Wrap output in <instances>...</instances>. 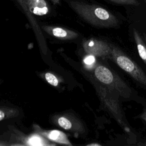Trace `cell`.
Returning a JSON list of instances; mask_svg holds the SVG:
<instances>
[{
  "mask_svg": "<svg viewBox=\"0 0 146 146\" xmlns=\"http://www.w3.org/2000/svg\"><path fill=\"white\" fill-rule=\"evenodd\" d=\"M88 145H100V144H88Z\"/></svg>",
  "mask_w": 146,
  "mask_h": 146,
  "instance_id": "obj_17",
  "label": "cell"
},
{
  "mask_svg": "<svg viewBox=\"0 0 146 146\" xmlns=\"http://www.w3.org/2000/svg\"><path fill=\"white\" fill-rule=\"evenodd\" d=\"M14 5L25 15H26L30 19H33V13L30 10L29 4L27 0H11Z\"/></svg>",
  "mask_w": 146,
  "mask_h": 146,
  "instance_id": "obj_9",
  "label": "cell"
},
{
  "mask_svg": "<svg viewBox=\"0 0 146 146\" xmlns=\"http://www.w3.org/2000/svg\"><path fill=\"white\" fill-rule=\"evenodd\" d=\"M58 124L65 129H70L72 127L71 123L66 117H60L58 120Z\"/></svg>",
  "mask_w": 146,
  "mask_h": 146,
  "instance_id": "obj_11",
  "label": "cell"
},
{
  "mask_svg": "<svg viewBox=\"0 0 146 146\" xmlns=\"http://www.w3.org/2000/svg\"><path fill=\"white\" fill-rule=\"evenodd\" d=\"M143 35H144V39H145V42H146V34L144 33Z\"/></svg>",
  "mask_w": 146,
  "mask_h": 146,
  "instance_id": "obj_18",
  "label": "cell"
},
{
  "mask_svg": "<svg viewBox=\"0 0 146 146\" xmlns=\"http://www.w3.org/2000/svg\"><path fill=\"white\" fill-rule=\"evenodd\" d=\"M43 29L49 34L59 38L71 39L78 36V34L74 31L65 29L60 27L44 26H43Z\"/></svg>",
  "mask_w": 146,
  "mask_h": 146,
  "instance_id": "obj_6",
  "label": "cell"
},
{
  "mask_svg": "<svg viewBox=\"0 0 146 146\" xmlns=\"http://www.w3.org/2000/svg\"><path fill=\"white\" fill-rule=\"evenodd\" d=\"M46 137H47L50 140L65 144H71L69 140H68L67 136L62 132L58 130H52L43 133Z\"/></svg>",
  "mask_w": 146,
  "mask_h": 146,
  "instance_id": "obj_7",
  "label": "cell"
},
{
  "mask_svg": "<svg viewBox=\"0 0 146 146\" xmlns=\"http://www.w3.org/2000/svg\"><path fill=\"white\" fill-rule=\"evenodd\" d=\"M68 7L84 21L98 28L119 26V18L107 8L87 0H64Z\"/></svg>",
  "mask_w": 146,
  "mask_h": 146,
  "instance_id": "obj_1",
  "label": "cell"
},
{
  "mask_svg": "<svg viewBox=\"0 0 146 146\" xmlns=\"http://www.w3.org/2000/svg\"><path fill=\"white\" fill-rule=\"evenodd\" d=\"M112 44L102 40L91 38L83 43V48L88 55L111 59Z\"/></svg>",
  "mask_w": 146,
  "mask_h": 146,
  "instance_id": "obj_5",
  "label": "cell"
},
{
  "mask_svg": "<svg viewBox=\"0 0 146 146\" xmlns=\"http://www.w3.org/2000/svg\"><path fill=\"white\" fill-rule=\"evenodd\" d=\"M96 87L99 96L106 110L124 130L129 132L130 127L119 103L118 95L101 83Z\"/></svg>",
  "mask_w": 146,
  "mask_h": 146,
  "instance_id": "obj_3",
  "label": "cell"
},
{
  "mask_svg": "<svg viewBox=\"0 0 146 146\" xmlns=\"http://www.w3.org/2000/svg\"><path fill=\"white\" fill-rule=\"evenodd\" d=\"M51 3L54 5H59L60 2V0H50Z\"/></svg>",
  "mask_w": 146,
  "mask_h": 146,
  "instance_id": "obj_15",
  "label": "cell"
},
{
  "mask_svg": "<svg viewBox=\"0 0 146 146\" xmlns=\"http://www.w3.org/2000/svg\"><path fill=\"white\" fill-rule=\"evenodd\" d=\"M29 143L30 145H43L41 138L36 136L31 137L29 140Z\"/></svg>",
  "mask_w": 146,
  "mask_h": 146,
  "instance_id": "obj_13",
  "label": "cell"
},
{
  "mask_svg": "<svg viewBox=\"0 0 146 146\" xmlns=\"http://www.w3.org/2000/svg\"><path fill=\"white\" fill-rule=\"evenodd\" d=\"M133 34L139 56L146 64V45L135 29H133Z\"/></svg>",
  "mask_w": 146,
  "mask_h": 146,
  "instance_id": "obj_8",
  "label": "cell"
},
{
  "mask_svg": "<svg viewBox=\"0 0 146 146\" xmlns=\"http://www.w3.org/2000/svg\"><path fill=\"white\" fill-rule=\"evenodd\" d=\"M116 5L138 6L140 5L139 0H106Z\"/></svg>",
  "mask_w": 146,
  "mask_h": 146,
  "instance_id": "obj_10",
  "label": "cell"
},
{
  "mask_svg": "<svg viewBox=\"0 0 146 146\" xmlns=\"http://www.w3.org/2000/svg\"><path fill=\"white\" fill-rule=\"evenodd\" d=\"M95 62V56H93L91 55H88L84 59V62L86 65H91L94 64Z\"/></svg>",
  "mask_w": 146,
  "mask_h": 146,
  "instance_id": "obj_14",
  "label": "cell"
},
{
  "mask_svg": "<svg viewBox=\"0 0 146 146\" xmlns=\"http://www.w3.org/2000/svg\"><path fill=\"white\" fill-rule=\"evenodd\" d=\"M111 59L136 82L146 87V74L143 70L120 48L112 45Z\"/></svg>",
  "mask_w": 146,
  "mask_h": 146,
  "instance_id": "obj_4",
  "label": "cell"
},
{
  "mask_svg": "<svg viewBox=\"0 0 146 146\" xmlns=\"http://www.w3.org/2000/svg\"><path fill=\"white\" fill-rule=\"evenodd\" d=\"M5 117V113L2 111L0 110V121L3 119Z\"/></svg>",
  "mask_w": 146,
  "mask_h": 146,
  "instance_id": "obj_16",
  "label": "cell"
},
{
  "mask_svg": "<svg viewBox=\"0 0 146 146\" xmlns=\"http://www.w3.org/2000/svg\"><path fill=\"white\" fill-rule=\"evenodd\" d=\"M94 75L101 83L108 87L118 96L126 100L132 99L134 95L130 87L115 72L103 64H98Z\"/></svg>",
  "mask_w": 146,
  "mask_h": 146,
  "instance_id": "obj_2",
  "label": "cell"
},
{
  "mask_svg": "<svg viewBox=\"0 0 146 146\" xmlns=\"http://www.w3.org/2000/svg\"><path fill=\"white\" fill-rule=\"evenodd\" d=\"M45 79L47 82L53 86H57L58 84V80L56 77L51 73L47 72L45 74Z\"/></svg>",
  "mask_w": 146,
  "mask_h": 146,
  "instance_id": "obj_12",
  "label": "cell"
}]
</instances>
